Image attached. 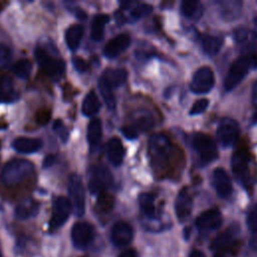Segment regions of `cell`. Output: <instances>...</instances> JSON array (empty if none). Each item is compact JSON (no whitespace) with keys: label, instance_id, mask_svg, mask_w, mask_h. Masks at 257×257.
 <instances>
[{"label":"cell","instance_id":"1","mask_svg":"<svg viewBox=\"0 0 257 257\" xmlns=\"http://www.w3.org/2000/svg\"><path fill=\"white\" fill-rule=\"evenodd\" d=\"M34 172V165L24 159H13L2 169L0 180L5 186H15Z\"/></svg>","mask_w":257,"mask_h":257},{"label":"cell","instance_id":"2","mask_svg":"<svg viewBox=\"0 0 257 257\" xmlns=\"http://www.w3.org/2000/svg\"><path fill=\"white\" fill-rule=\"evenodd\" d=\"M173 147L169 139L163 134H156L149 141V155L157 169L164 168L171 157Z\"/></svg>","mask_w":257,"mask_h":257},{"label":"cell","instance_id":"3","mask_svg":"<svg viewBox=\"0 0 257 257\" xmlns=\"http://www.w3.org/2000/svg\"><path fill=\"white\" fill-rule=\"evenodd\" d=\"M191 144L202 165H208L218 157V151L213 140L205 134L196 133L191 138Z\"/></svg>","mask_w":257,"mask_h":257},{"label":"cell","instance_id":"4","mask_svg":"<svg viewBox=\"0 0 257 257\" xmlns=\"http://www.w3.org/2000/svg\"><path fill=\"white\" fill-rule=\"evenodd\" d=\"M34 55L37 63L46 74L54 79L62 76L65 70V62L62 59L53 57L42 47L36 48Z\"/></svg>","mask_w":257,"mask_h":257},{"label":"cell","instance_id":"5","mask_svg":"<svg viewBox=\"0 0 257 257\" xmlns=\"http://www.w3.org/2000/svg\"><path fill=\"white\" fill-rule=\"evenodd\" d=\"M68 193L73 213L77 217H81L85 211V192L79 175H70L68 181Z\"/></svg>","mask_w":257,"mask_h":257},{"label":"cell","instance_id":"6","mask_svg":"<svg viewBox=\"0 0 257 257\" xmlns=\"http://www.w3.org/2000/svg\"><path fill=\"white\" fill-rule=\"evenodd\" d=\"M251 59L248 56H240L230 66L224 80V88L227 91L234 89L247 75Z\"/></svg>","mask_w":257,"mask_h":257},{"label":"cell","instance_id":"7","mask_svg":"<svg viewBox=\"0 0 257 257\" xmlns=\"http://www.w3.org/2000/svg\"><path fill=\"white\" fill-rule=\"evenodd\" d=\"M240 133L238 122L230 117H224L219 121L217 127V138L224 148H230L235 145Z\"/></svg>","mask_w":257,"mask_h":257},{"label":"cell","instance_id":"8","mask_svg":"<svg viewBox=\"0 0 257 257\" xmlns=\"http://www.w3.org/2000/svg\"><path fill=\"white\" fill-rule=\"evenodd\" d=\"M72 211L70 201L62 196L56 197L52 205V215L49 222V228L51 231L59 229L68 219Z\"/></svg>","mask_w":257,"mask_h":257},{"label":"cell","instance_id":"9","mask_svg":"<svg viewBox=\"0 0 257 257\" xmlns=\"http://www.w3.org/2000/svg\"><path fill=\"white\" fill-rule=\"evenodd\" d=\"M215 84V76L213 70L209 66H202L198 68L192 78L190 89L197 94H204L209 92Z\"/></svg>","mask_w":257,"mask_h":257},{"label":"cell","instance_id":"10","mask_svg":"<svg viewBox=\"0 0 257 257\" xmlns=\"http://www.w3.org/2000/svg\"><path fill=\"white\" fill-rule=\"evenodd\" d=\"M112 184L110 172L103 166L91 167L89 171L88 189L91 194L96 195L108 188Z\"/></svg>","mask_w":257,"mask_h":257},{"label":"cell","instance_id":"11","mask_svg":"<svg viewBox=\"0 0 257 257\" xmlns=\"http://www.w3.org/2000/svg\"><path fill=\"white\" fill-rule=\"evenodd\" d=\"M93 239V228L86 222H77L71 229V241L75 248H85Z\"/></svg>","mask_w":257,"mask_h":257},{"label":"cell","instance_id":"12","mask_svg":"<svg viewBox=\"0 0 257 257\" xmlns=\"http://www.w3.org/2000/svg\"><path fill=\"white\" fill-rule=\"evenodd\" d=\"M134 238V231L130 224L124 221H118L110 229V240L117 247L128 245Z\"/></svg>","mask_w":257,"mask_h":257},{"label":"cell","instance_id":"13","mask_svg":"<svg viewBox=\"0 0 257 257\" xmlns=\"http://www.w3.org/2000/svg\"><path fill=\"white\" fill-rule=\"evenodd\" d=\"M212 185L217 194L221 198H228L231 196L233 187L228 173L223 168H216L212 174Z\"/></svg>","mask_w":257,"mask_h":257},{"label":"cell","instance_id":"14","mask_svg":"<svg viewBox=\"0 0 257 257\" xmlns=\"http://www.w3.org/2000/svg\"><path fill=\"white\" fill-rule=\"evenodd\" d=\"M131 41H132V39L128 34H126V33L118 34V35L112 37L105 44V46L103 48V54L107 58H115L127 49V47L131 44Z\"/></svg>","mask_w":257,"mask_h":257},{"label":"cell","instance_id":"15","mask_svg":"<svg viewBox=\"0 0 257 257\" xmlns=\"http://www.w3.org/2000/svg\"><path fill=\"white\" fill-rule=\"evenodd\" d=\"M231 167L235 177L245 183L249 174V156L244 150L237 151L231 159Z\"/></svg>","mask_w":257,"mask_h":257},{"label":"cell","instance_id":"16","mask_svg":"<svg viewBox=\"0 0 257 257\" xmlns=\"http://www.w3.org/2000/svg\"><path fill=\"white\" fill-rule=\"evenodd\" d=\"M193 209V200L187 188H183L176 199L175 211L180 222H185L191 215Z\"/></svg>","mask_w":257,"mask_h":257},{"label":"cell","instance_id":"17","mask_svg":"<svg viewBox=\"0 0 257 257\" xmlns=\"http://www.w3.org/2000/svg\"><path fill=\"white\" fill-rule=\"evenodd\" d=\"M222 224V216L219 210L209 209L203 212L196 220V226L203 231L218 229Z\"/></svg>","mask_w":257,"mask_h":257},{"label":"cell","instance_id":"18","mask_svg":"<svg viewBox=\"0 0 257 257\" xmlns=\"http://www.w3.org/2000/svg\"><path fill=\"white\" fill-rule=\"evenodd\" d=\"M106 156L112 166L118 167L122 164L124 158V148L118 138H111L107 142Z\"/></svg>","mask_w":257,"mask_h":257},{"label":"cell","instance_id":"19","mask_svg":"<svg viewBox=\"0 0 257 257\" xmlns=\"http://www.w3.org/2000/svg\"><path fill=\"white\" fill-rule=\"evenodd\" d=\"M42 147V142L38 139L19 137L12 142V148L20 154H32L39 151Z\"/></svg>","mask_w":257,"mask_h":257},{"label":"cell","instance_id":"20","mask_svg":"<svg viewBox=\"0 0 257 257\" xmlns=\"http://www.w3.org/2000/svg\"><path fill=\"white\" fill-rule=\"evenodd\" d=\"M40 208V204L34 199H25L15 208V216L20 220H27L34 217Z\"/></svg>","mask_w":257,"mask_h":257},{"label":"cell","instance_id":"21","mask_svg":"<svg viewBox=\"0 0 257 257\" xmlns=\"http://www.w3.org/2000/svg\"><path fill=\"white\" fill-rule=\"evenodd\" d=\"M17 98L14 82L8 75L0 76V103L13 102Z\"/></svg>","mask_w":257,"mask_h":257},{"label":"cell","instance_id":"22","mask_svg":"<svg viewBox=\"0 0 257 257\" xmlns=\"http://www.w3.org/2000/svg\"><path fill=\"white\" fill-rule=\"evenodd\" d=\"M223 42V38L220 36L210 34H203L200 36V43L204 52L211 56L217 54L220 51Z\"/></svg>","mask_w":257,"mask_h":257},{"label":"cell","instance_id":"23","mask_svg":"<svg viewBox=\"0 0 257 257\" xmlns=\"http://www.w3.org/2000/svg\"><path fill=\"white\" fill-rule=\"evenodd\" d=\"M101 77L104 78V80L113 89L114 87H118L125 82L127 72L123 68H108L104 70Z\"/></svg>","mask_w":257,"mask_h":257},{"label":"cell","instance_id":"24","mask_svg":"<svg viewBox=\"0 0 257 257\" xmlns=\"http://www.w3.org/2000/svg\"><path fill=\"white\" fill-rule=\"evenodd\" d=\"M83 35V27L80 24H73L65 31V42L71 51L78 48Z\"/></svg>","mask_w":257,"mask_h":257},{"label":"cell","instance_id":"25","mask_svg":"<svg viewBox=\"0 0 257 257\" xmlns=\"http://www.w3.org/2000/svg\"><path fill=\"white\" fill-rule=\"evenodd\" d=\"M181 13L189 19H198L203 13V6L196 0H184L180 6Z\"/></svg>","mask_w":257,"mask_h":257},{"label":"cell","instance_id":"26","mask_svg":"<svg viewBox=\"0 0 257 257\" xmlns=\"http://www.w3.org/2000/svg\"><path fill=\"white\" fill-rule=\"evenodd\" d=\"M242 9V3L239 1H222L220 2L221 16L226 20L236 19Z\"/></svg>","mask_w":257,"mask_h":257},{"label":"cell","instance_id":"27","mask_svg":"<svg viewBox=\"0 0 257 257\" xmlns=\"http://www.w3.org/2000/svg\"><path fill=\"white\" fill-rule=\"evenodd\" d=\"M102 135V125L101 121L98 118H92L87 125V142L91 149L95 148L100 140Z\"/></svg>","mask_w":257,"mask_h":257},{"label":"cell","instance_id":"28","mask_svg":"<svg viewBox=\"0 0 257 257\" xmlns=\"http://www.w3.org/2000/svg\"><path fill=\"white\" fill-rule=\"evenodd\" d=\"M139 205L142 213L148 219H154L156 217L155 207V195L151 193H143L139 197Z\"/></svg>","mask_w":257,"mask_h":257},{"label":"cell","instance_id":"29","mask_svg":"<svg viewBox=\"0 0 257 257\" xmlns=\"http://www.w3.org/2000/svg\"><path fill=\"white\" fill-rule=\"evenodd\" d=\"M109 17L106 14H96L91 22V38L94 41H100L104 35V27Z\"/></svg>","mask_w":257,"mask_h":257},{"label":"cell","instance_id":"30","mask_svg":"<svg viewBox=\"0 0 257 257\" xmlns=\"http://www.w3.org/2000/svg\"><path fill=\"white\" fill-rule=\"evenodd\" d=\"M99 107H100V103L95 92L93 90L89 91L85 95L82 101V105H81L82 113L85 116H92L98 112Z\"/></svg>","mask_w":257,"mask_h":257},{"label":"cell","instance_id":"31","mask_svg":"<svg viewBox=\"0 0 257 257\" xmlns=\"http://www.w3.org/2000/svg\"><path fill=\"white\" fill-rule=\"evenodd\" d=\"M98 88H99L100 94H101L104 102L106 103V105L109 108H113L115 106V97H114L112 88L101 76L98 80Z\"/></svg>","mask_w":257,"mask_h":257},{"label":"cell","instance_id":"32","mask_svg":"<svg viewBox=\"0 0 257 257\" xmlns=\"http://www.w3.org/2000/svg\"><path fill=\"white\" fill-rule=\"evenodd\" d=\"M32 70V63L28 59H20L12 66V71L16 76L22 79L29 77Z\"/></svg>","mask_w":257,"mask_h":257},{"label":"cell","instance_id":"33","mask_svg":"<svg viewBox=\"0 0 257 257\" xmlns=\"http://www.w3.org/2000/svg\"><path fill=\"white\" fill-rule=\"evenodd\" d=\"M232 241H233V233L230 229H228L222 232L221 234H219L215 238V240L212 242V247L214 249H221L229 246Z\"/></svg>","mask_w":257,"mask_h":257},{"label":"cell","instance_id":"34","mask_svg":"<svg viewBox=\"0 0 257 257\" xmlns=\"http://www.w3.org/2000/svg\"><path fill=\"white\" fill-rule=\"evenodd\" d=\"M152 10H153L152 5L147 4V3H141L133 8V10L131 11V16L133 19L139 20V19L149 15L152 12Z\"/></svg>","mask_w":257,"mask_h":257},{"label":"cell","instance_id":"35","mask_svg":"<svg viewBox=\"0 0 257 257\" xmlns=\"http://www.w3.org/2000/svg\"><path fill=\"white\" fill-rule=\"evenodd\" d=\"M133 125V124H132ZM154 125V120L150 115H142L137 120L135 125H133L139 133V131H148Z\"/></svg>","mask_w":257,"mask_h":257},{"label":"cell","instance_id":"36","mask_svg":"<svg viewBox=\"0 0 257 257\" xmlns=\"http://www.w3.org/2000/svg\"><path fill=\"white\" fill-rule=\"evenodd\" d=\"M209 105V100L207 98H200L194 102L189 110L190 115H197L204 112Z\"/></svg>","mask_w":257,"mask_h":257},{"label":"cell","instance_id":"37","mask_svg":"<svg viewBox=\"0 0 257 257\" xmlns=\"http://www.w3.org/2000/svg\"><path fill=\"white\" fill-rule=\"evenodd\" d=\"M247 226L253 233H257V204L251 209L247 216Z\"/></svg>","mask_w":257,"mask_h":257},{"label":"cell","instance_id":"38","mask_svg":"<svg viewBox=\"0 0 257 257\" xmlns=\"http://www.w3.org/2000/svg\"><path fill=\"white\" fill-rule=\"evenodd\" d=\"M53 130L54 132L59 136V138L61 139V141L63 143H65L67 140H68V132L67 130L65 128L64 124L62 123V121L60 119L56 120L53 124Z\"/></svg>","mask_w":257,"mask_h":257},{"label":"cell","instance_id":"39","mask_svg":"<svg viewBox=\"0 0 257 257\" xmlns=\"http://www.w3.org/2000/svg\"><path fill=\"white\" fill-rule=\"evenodd\" d=\"M10 55H11L10 48L5 44L0 43V68L4 66L5 63L9 60Z\"/></svg>","mask_w":257,"mask_h":257},{"label":"cell","instance_id":"40","mask_svg":"<svg viewBox=\"0 0 257 257\" xmlns=\"http://www.w3.org/2000/svg\"><path fill=\"white\" fill-rule=\"evenodd\" d=\"M121 133L122 135L128 139V140H135L138 138V131L133 126V125H125L121 127Z\"/></svg>","mask_w":257,"mask_h":257},{"label":"cell","instance_id":"41","mask_svg":"<svg viewBox=\"0 0 257 257\" xmlns=\"http://www.w3.org/2000/svg\"><path fill=\"white\" fill-rule=\"evenodd\" d=\"M72 63H73L74 68L79 72H84V71L87 70L86 62L80 57H73L72 58Z\"/></svg>","mask_w":257,"mask_h":257},{"label":"cell","instance_id":"42","mask_svg":"<svg viewBox=\"0 0 257 257\" xmlns=\"http://www.w3.org/2000/svg\"><path fill=\"white\" fill-rule=\"evenodd\" d=\"M246 36H247V32H246V29L243 28V27H240V28L236 29L235 32H234V38L238 42H241V41L245 40Z\"/></svg>","mask_w":257,"mask_h":257},{"label":"cell","instance_id":"43","mask_svg":"<svg viewBox=\"0 0 257 257\" xmlns=\"http://www.w3.org/2000/svg\"><path fill=\"white\" fill-rule=\"evenodd\" d=\"M55 162V157L53 155H48L45 157L43 161V168H49L51 167Z\"/></svg>","mask_w":257,"mask_h":257},{"label":"cell","instance_id":"44","mask_svg":"<svg viewBox=\"0 0 257 257\" xmlns=\"http://www.w3.org/2000/svg\"><path fill=\"white\" fill-rule=\"evenodd\" d=\"M118 257H137V251L135 249H126L122 251Z\"/></svg>","mask_w":257,"mask_h":257},{"label":"cell","instance_id":"45","mask_svg":"<svg viewBox=\"0 0 257 257\" xmlns=\"http://www.w3.org/2000/svg\"><path fill=\"white\" fill-rule=\"evenodd\" d=\"M252 102L255 107H257V81L252 87Z\"/></svg>","mask_w":257,"mask_h":257},{"label":"cell","instance_id":"46","mask_svg":"<svg viewBox=\"0 0 257 257\" xmlns=\"http://www.w3.org/2000/svg\"><path fill=\"white\" fill-rule=\"evenodd\" d=\"M189 257H205V256H204V254L201 251L193 250V251H191Z\"/></svg>","mask_w":257,"mask_h":257},{"label":"cell","instance_id":"47","mask_svg":"<svg viewBox=\"0 0 257 257\" xmlns=\"http://www.w3.org/2000/svg\"><path fill=\"white\" fill-rule=\"evenodd\" d=\"M252 123H253V124L257 123V112L252 116Z\"/></svg>","mask_w":257,"mask_h":257},{"label":"cell","instance_id":"48","mask_svg":"<svg viewBox=\"0 0 257 257\" xmlns=\"http://www.w3.org/2000/svg\"><path fill=\"white\" fill-rule=\"evenodd\" d=\"M253 66H254L255 68H257V56H255V57L253 58Z\"/></svg>","mask_w":257,"mask_h":257},{"label":"cell","instance_id":"49","mask_svg":"<svg viewBox=\"0 0 257 257\" xmlns=\"http://www.w3.org/2000/svg\"><path fill=\"white\" fill-rule=\"evenodd\" d=\"M215 257H223V256H221V255H216Z\"/></svg>","mask_w":257,"mask_h":257},{"label":"cell","instance_id":"50","mask_svg":"<svg viewBox=\"0 0 257 257\" xmlns=\"http://www.w3.org/2000/svg\"><path fill=\"white\" fill-rule=\"evenodd\" d=\"M0 257H2V253H1V249H0Z\"/></svg>","mask_w":257,"mask_h":257}]
</instances>
